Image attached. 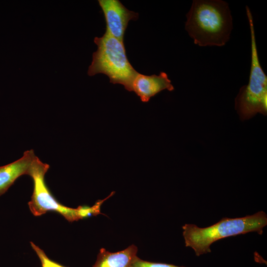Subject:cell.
I'll list each match as a JSON object with an SVG mask.
<instances>
[{"label":"cell","instance_id":"9","mask_svg":"<svg viewBox=\"0 0 267 267\" xmlns=\"http://www.w3.org/2000/svg\"><path fill=\"white\" fill-rule=\"evenodd\" d=\"M137 247L133 244L126 249L112 253L101 248L92 267H131L138 257Z\"/></svg>","mask_w":267,"mask_h":267},{"label":"cell","instance_id":"3","mask_svg":"<svg viewBox=\"0 0 267 267\" xmlns=\"http://www.w3.org/2000/svg\"><path fill=\"white\" fill-rule=\"evenodd\" d=\"M94 42L97 49L92 54L88 74L92 76L104 74L111 83L121 84L131 91L132 82L138 72L128 60L124 42L106 32L101 37H95Z\"/></svg>","mask_w":267,"mask_h":267},{"label":"cell","instance_id":"2","mask_svg":"<svg viewBox=\"0 0 267 267\" xmlns=\"http://www.w3.org/2000/svg\"><path fill=\"white\" fill-rule=\"evenodd\" d=\"M267 225V214L262 211L242 218L224 217L217 223L204 228L185 224L182 227V235L185 246L193 249L195 255L199 256L210 253L211 245L219 239L254 231L261 235Z\"/></svg>","mask_w":267,"mask_h":267},{"label":"cell","instance_id":"5","mask_svg":"<svg viewBox=\"0 0 267 267\" xmlns=\"http://www.w3.org/2000/svg\"><path fill=\"white\" fill-rule=\"evenodd\" d=\"M49 165L43 163L36 156L31 167L28 175L33 179L34 188L28 206L35 216H40L48 211H55L68 221L72 222L82 219L79 207L72 208L60 204L50 193L47 187L44 176Z\"/></svg>","mask_w":267,"mask_h":267},{"label":"cell","instance_id":"7","mask_svg":"<svg viewBox=\"0 0 267 267\" xmlns=\"http://www.w3.org/2000/svg\"><path fill=\"white\" fill-rule=\"evenodd\" d=\"M164 89L172 91L174 88L167 74L163 72L158 75L150 76L138 73L131 87V91H134L144 102H148L151 97Z\"/></svg>","mask_w":267,"mask_h":267},{"label":"cell","instance_id":"8","mask_svg":"<svg viewBox=\"0 0 267 267\" xmlns=\"http://www.w3.org/2000/svg\"><path fill=\"white\" fill-rule=\"evenodd\" d=\"M36 156L33 149L28 150L18 160L0 167V196L6 192L19 177L28 175Z\"/></svg>","mask_w":267,"mask_h":267},{"label":"cell","instance_id":"11","mask_svg":"<svg viewBox=\"0 0 267 267\" xmlns=\"http://www.w3.org/2000/svg\"><path fill=\"white\" fill-rule=\"evenodd\" d=\"M131 267H185L175 266L172 264L154 263L144 261L137 257L133 263Z\"/></svg>","mask_w":267,"mask_h":267},{"label":"cell","instance_id":"4","mask_svg":"<svg viewBox=\"0 0 267 267\" xmlns=\"http://www.w3.org/2000/svg\"><path fill=\"white\" fill-rule=\"evenodd\" d=\"M246 11L251 39L250 74L248 84L240 88L235 100V108L242 121L258 113L266 115L267 112V77L259 62L253 17L248 6Z\"/></svg>","mask_w":267,"mask_h":267},{"label":"cell","instance_id":"10","mask_svg":"<svg viewBox=\"0 0 267 267\" xmlns=\"http://www.w3.org/2000/svg\"><path fill=\"white\" fill-rule=\"evenodd\" d=\"M31 245L39 257L42 264V267H66L49 259L44 252L39 246L31 242Z\"/></svg>","mask_w":267,"mask_h":267},{"label":"cell","instance_id":"6","mask_svg":"<svg viewBox=\"0 0 267 267\" xmlns=\"http://www.w3.org/2000/svg\"><path fill=\"white\" fill-rule=\"evenodd\" d=\"M98 1L105 19V32L123 42L129 22L137 19L138 14L128 9L118 0H98Z\"/></svg>","mask_w":267,"mask_h":267},{"label":"cell","instance_id":"1","mask_svg":"<svg viewBox=\"0 0 267 267\" xmlns=\"http://www.w3.org/2000/svg\"><path fill=\"white\" fill-rule=\"evenodd\" d=\"M185 30L200 46L224 45L233 29L228 4L222 0H194L186 15Z\"/></svg>","mask_w":267,"mask_h":267}]
</instances>
